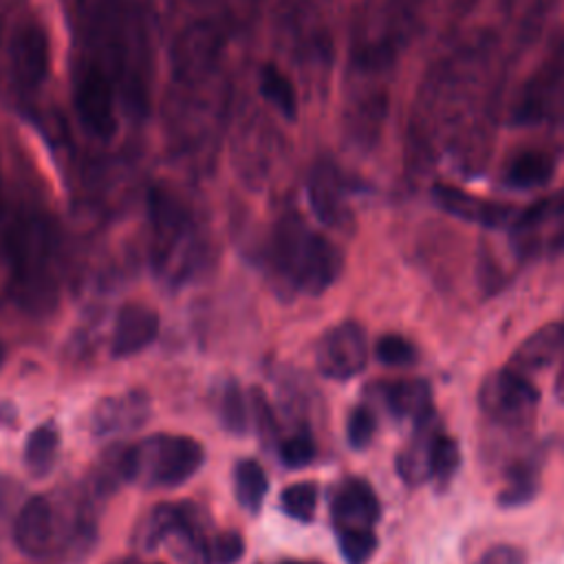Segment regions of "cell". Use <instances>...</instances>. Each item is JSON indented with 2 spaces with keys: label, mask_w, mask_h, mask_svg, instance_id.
Returning <instances> with one entry per match:
<instances>
[{
  "label": "cell",
  "mask_w": 564,
  "mask_h": 564,
  "mask_svg": "<svg viewBox=\"0 0 564 564\" xmlns=\"http://www.w3.org/2000/svg\"><path fill=\"white\" fill-rule=\"evenodd\" d=\"M500 75L498 46L489 35H469L434 59L410 117L412 167L449 161L465 172L482 170L494 139Z\"/></svg>",
  "instance_id": "obj_1"
},
{
  "label": "cell",
  "mask_w": 564,
  "mask_h": 564,
  "mask_svg": "<svg viewBox=\"0 0 564 564\" xmlns=\"http://www.w3.org/2000/svg\"><path fill=\"white\" fill-rule=\"evenodd\" d=\"M234 37L203 22H178L172 37L163 128L170 152L185 163H209L223 139L234 95L227 64Z\"/></svg>",
  "instance_id": "obj_2"
},
{
  "label": "cell",
  "mask_w": 564,
  "mask_h": 564,
  "mask_svg": "<svg viewBox=\"0 0 564 564\" xmlns=\"http://www.w3.org/2000/svg\"><path fill=\"white\" fill-rule=\"evenodd\" d=\"M77 59L106 70L117 84L123 108L145 115L150 104V18L141 0H66Z\"/></svg>",
  "instance_id": "obj_3"
},
{
  "label": "cell",
  "mask_w": 564,
  "mask_h": 564,
  "mask_svg": "<svg viewBox=\"0 0 564 564\" xmlns=\"http://www.w3.org/2000/svg\"><path fill=\"white\" fill-rule=\"evenodd\" d=\"M59 231L33 207L4 214L0 223V269L4 293L26 313H51L59 300Z\"/></svg>",
  "instance_id": "obj_4"
},
{
  "label": "cell",
  "mask_w": 564,
  "mask_h": 564,
  "mask_svg": "<svg viewBox=\"0 0 564 564\" xmlns=\"http://www.w3.org/2000/svg\"><path fill=\"white\" fill-rule=\"evenodd\" d=\"M51 35L26 4L15 7L0 26V99L33 115L51 77Z\"/></svg>",
  "instance_id": "obj_5"
},
{
  "label": "cell",
  "mask_w": 564,
  "mask_h": 564,
  "mask_svg": "<svg viewBox=\"0 0 564 564\" xmlns=\"http://www.w3.org/2000/svg\"><path fill=\"white\" fill-rule=\"evenodd\" d=\"M267 258L275 278L306 295H322L341 273L344 256L326 236L313 231L295 214H282L269 236Z\"/></svg>",
  "instance_id": "obj_6"
},
{
  "label": "cell",
  "mask_w": 564,
  "mask_h": 564,
  "mask_svg": "<svg viewBox=\"0 0 564 564\" xmlns=\"http://www.w3.org/2000/svg\"><path fill=\"white\" fill-rule=\"evenodd\" d=\"M425 9L423 0H361L350 29L348 70L388 75L421 31Z\"/></svg>",
  "instance_id": "obj_7"
},
{
  "label": "cell",
  "mask_w": 564,
  "mask_h": 564,
  "mask_svg": "<svg viewBox=\"0 0 564 564\" xmlns=\"http://www.w3.org/2000/svg\"><path fill=\"white\" fill-rule=\"evenodd\" d=\"M273 40L289 64L322 84L335 62V9L330 0H278Z\"/></svg>",
  "instance_id": "obj_8"
},
{
  "label": "cell",
  "mask_w": 564,
  "mask_h": 564,
  "mask_svg": "<svg viewBox=\"0 0 564 564\" xmlns=\"http://www.w3.org/2000/svg\"><path fill=\"white\" fill-rule=\"evenodd\" d=\"M150 256L159 275L183 280L205 258V236L192 205L172 187L154 185L148 192Z\"/></svg>",
  "instance_id": "obj_9"
},
{
  "label": "cell",
  "mask_w": 564,
  "mask_h": 564,
  "mask_svg": "<svg viewBox=\"0 0 564 564\" xmlns=\"http://www.w3.org/2000/svg\"><path fill=\"white\" fill-rule=\"evenodd\" d=\"M93 533L86 507L62 511L48 496H31L22 502L13 522V542L29 557H48L62 544L82 542Z\"/></svg>",
  "instance_id": "obj_10"
},
{
  "label": "cell",
  "mask_w": 564,
  "mask_h": 564,
  "mask_svg": "<svg viewBox=\"0 0 564 564\" xmlns=\"http://www.w3.org/2000/svg\"><path fill=\"white\" fill-rule=\"evenodd\" d=\"M203 445L183 434H154L128 445V482L143 487H178L203 465Z\"/></svg>",
  "instance_id": "obj_11"
},
{
  "label": "cell",
  "mask_w": 564,
  "mask_h": 564,
  "mask_svg": "<svg viewBox=\"0 0 564 564\" xmlns=\"http://www.w3.org/2000/svg\"><path fill=\"white\" fill-rule=\"evenodd\" d=\"M390 97L386 75L348 70V88L341 110V130L348 145L370 150L377 145L388 119Z\"/></svg>",
  "instance_id": "obj_12"
},
{
  "label": "cell",
  "mask_w": 564,
  "mask_h": 564,
  "mask_svg": "<svg viewBox=\"0 0 564 564\" xmlns=\"http://www.w3.org/2000/svg\"><path fill=\"white\" fill-rule=\"evenodd\" d=\"M73 106L82 128L99 141H108L117 134L119 112H126L112 77L84 59H77L73 70Z\"/></svg>",
  "instance_id": "obj_13"
},
{
  "label": "cell",
  "mask_w": 564,
  "mask_h": 564,
  "mask_svg": "<svg viewBox=\"0 0 564 564\" xmlns=\"http://www.w3.org/2000/svg\"><path fill=\"white\" fill-rule=\"evenodd\" d=\"M540 403L533 381L511 368L487 375L478 388L480 410L500 427L518 430L529 425Z\"/></svg>",
  "instance_id": "obj_14"
},
{
  "label": "cell",
  "mask_w": 564,
  "mask_h": 564,
  "mask_svg": "<svg viewBox=\"0 0 564 564\" xmlns=\"http://www.w3.org/2000/svg\"><path fill=\"white\" fill-rule=\"evenodd\" d=\"M513 119L529 126L564 119V40L520 90Z\"/></svg>",
  "instance_id": "obj_15"
},
{
  "label": "cell",
  "mask_w": 564,
  "mask_h": 564,
  "mask_svg": "<svg viewBox=\"0 0 564 564\" xmlns=\"http://www.w3.org/2000/svg\"><path fill=\"white\" fill-rule=\"evenodd\" d=\"M306 192L308 205L322 225L337 231H348L352 227V183L337 163H333L330 159L315 161L308 172Z\"/></svg>",
  "instance_id": "obj_16"
},
{
  "label": "cell",
  "mask_w": 564,
  "mask_h": 564,
  "mask_svg": "<svg viewBox=\"0 0 564 564\" xmlns=\"http://www.w3.org/2000/svg\"><path fill=\"white\" fill-rule=\"evenodd\" d=\"M368 361V337L361 324L339 322L328 328L315 348L317 370L337 381L359 375Z\"/></svg>",
  "instance_id": "obj_17"
},
{
  "label": "cell",
  "mask_w": 564,
  "mask_h": 564,
  "mask_svg": "<svg viewBox=\"0 0 564 564\" xmlns=\"http://www.w3.org/2000/svg\"><path fill=\"white\" fill-rule=\"evenodd\" d=\"M170 535H178L198 555L209 538L203 516L192 502H165L154 507L137 533V542L143 549H154Z\"/></svg>",
  "instance_id": "obj_18"
},
{
  "label": "cell",
  "mask_w": 564,
  "mask_h": 564,
  "mask_svg": "<svg viewBox=\"0 0 564 564\" xmlns=\"http://www.w3.org/2000/svg\"><path fill=\"white\" fill-rule=\"evenodd\" d=\"M432 198L445 214H449L458 220H465V223L489 227V229L513 225V220L518 216V212L505 203L474 196V194H469L460 187L447 185V183H436L432 187Z\"/></svg>",
  "instance_id": "obj_19"
},
{
  "label": "cell",
  "mask_w": 564,
  "mask_h": 564,
  "mask_svg": "<svg viewBox=\"0 0 564 564\" xmlns=\"http://www.w3.org/2000/svg\"><path fill=\"white\" fill-rule=\"evenodd\" d=\"M150 419V397L143 390H128L101 399L90 414V430L99 438H110L139 430Z\"/></svg>",
  "instance_id": "obj_20"
},
{
  "label": "cell",
  "mask_w": 564,
  "mask_h": 564,
  "mask_svg": "<svg viewBox=\"0 0 564 564\" xmlns=\"http://www.w3.org/2000/svg\"><path fill=\"white\" fill-rule=\"evenodd\" d=\"M335 531L375 529L379 520V500L375 489L361 478L344 480L330 502Z\"/></svg>",
  "instance_id": "obj_21"
},
{
  "label": "cell",
  "mask_w": 564,
  "mask_h": 564,
  "mask_svg": "<svg viewBox=\"0 0 564 564\" xmlns=\"http://www.w3.org/2000/svg\"><path fill=\"white\" fill-rule=\"evenodd\" d=\"M159 313L148 304H123L115 317L110 350L115 357H130L148 348L159 335Z\"/></svg>",
  "instance_id": "obj_22"
},
{
  "label": "cell",
  "mask_w": 564,
  "mask_h": 564,
  "mask_svg": "<svg viewBox=\"0 0 564 564\" xmlns=\"http://www.w3.org/2000/svg\"><path fill=\"white\" fill-rule=\"evenodd\" d=\"M564 359V324L551 322L533 330L509 357L511 370L531 377Z\"/></svg>",
  "instance_id": "obj_23"
},
{
  "label": "cell",
  "mask_w": 564,
  "mask_h": 564,
  "mask_svg": "<svg viewBox=\"0 0 564 564\" xmlns=\"http://www.w3.org/2000/svg\"><path fill=\"white\" fill-rule=\"evenodd\" d=\"M441 436V423L434 410L414 421V432L397 458V471L408 485H421L432 478V447Z\"/></svg>",
  "instance_id": "obj_24"
},
{
  "label": "cell",
  "mask_w": 564,
  "mask_h": 564,
  "mask_svg": "<svg viewBox=\"0 0 564 564\" xmlns=\"http://www.w3.org/2000/svg\"><path fill=\"white\" fill-rule=\"evenodd\" d=\"M383 403L397 419L419 421L423 414L434 410L432 390L423 379H399L383 386Z\"/></svg>",
  "instance_id": "obj_25"
},
{
  "label": "cell",
  "mask_w": 564,
  "mask_h": 564,
  "mask_svg": "<svg viewBox=\"0 0 564 564\" xmlns=\"http://www.w3.org/2000/svg\"><path fill=\"white\" fill-rule=\"evenodd\" d=\"M555 172V159L544 150H522L518 152L507 170H505V183L513 189H538L544 187Z\"/></svg>",
  "instance_id": "obj_26"
},
{
  "label": "cell",
  "mask_w": 564,
  "mask_h": 564,
  "mask_svg": "<svg viewBox=\"0 0 564 564\" xmlns=\"http://www.w3.org/2000/svg\"><path fill=\"white\" fill-rule=\"evenodd\" d=\"M59 449V430L53 421L40 423L31 430L24 443V465L35 478H44L51 474Z\"/></svg>",
  "instance_id": "obj_27"
},
{
  "label": "cell",
  "mask_w": 564,
  "mask_h": 564,
  "mask_svg": "<svg viewBox=\"0 0 564 564\" xmlns=\"http://www.w3.org/2000/svg\"><path fill=\"white\" fill-rule=\"evenodd\" d=\"M267 491H269V478L264 469L251 458L238 460L234 467V494L238 505L249 513H258L262 509Z\"/></svg>",
  "instance_id": "obj_28"
},
{
  "label": "cell",
  "mask_w": 564,
  "mask_h": 564,
  "mask_svg": "<svg viewBox=\"0 0 564 564\" xmlns=\"http://www.w3.org/2000/svg\"><path fill=\"white\" fill-rule=\"evenodd\" d=\"M260 95L284 117L295 119L297 115V93L291 77L273 64H264L258 73Z\"/></svg>",
  "instance_id": "obj_29"
},
{
  "label": "cell",
  "mask_w": 564,
  "mask_h": 564,
  "mask_svg": "<svg viewBox=\"0 0 564 564\" xmlns=\"http://www.w3.org/2000/svg\"><path fill=\"white\" fill-rule=\"evenodd\" d=\"M557 0H500L507 22L520 37H535Z\"/></svg>",
  "instance_id": "obj_30"
},
{
  "label": "cell",
  "mask_w": 564,
  "mask_h": 564,
  "mask_svg": "<svg viewBox=\"0 0 564 564\" xmlns=\"http://www.w3.org/2000/svg\"><path fill=\"white\" fill-rule=\"evenodd\" d=\"M540 489V463L533 458H522L507 471V482L498 494L502 507L527 505Z\"/></svg>",
  "instance_id": "obj_31"
},
{
  "label": "cell",
  "mask_w": 564,
  "mask_h": 564,
  "mask_svg": "<svg viewBox=\"0 0 564 564\" xmlns=\"http://www.w3.org/2000/svg\"><path fill=\"white\" fill-rule=\"evenodd\" d=\"M121 482H128V445H115L106 452L90 474L95 496H110Z\"/></svg>",
  "instance_id": "obj_32"
},
{
  "label": "cell",
  "mask_w": 564,
  "mask_h": 564,
  "mask_svg": "<svg viewBox=\"0 0 564 564\" xmlns=\"http://www.w3.org/2000/svg\"><path fill=\"white\" fill-rule=\"evenodd\" d=\"M218 419L223 427L236 436H242L249 427V405L238 381H227L218 399Z\"/></svg>",
  "instance_id": "obj_33"
},
{
  "label": "cell",
  "mask_w": 564,
  "mask_h": 564,
  "mask_svg": "<svg viewBox=\"0 0 564 564\" xmlns=\"http://www.w3.org/2000/svg\"><path fill=\"white\" fill-rule=\"evenodd\" d=\"M282 511L300 522H311L317 509V487L308 480L293 482L280 494Z\"/></svg>",
  "instance_id": "obj_34"
},
{
  "label": "cell",
  "mask_w": 564,
  "mask_h": 564,
  "mask_svg": "<svg viewBox=\"0 0 564 564\" xmlns=\"http://www.w3.org/2000/svg\"><path fill=\"white\" fill-rule=\"evenodd\" d=\"M245 555V540L238 531H220L203 544L200 560L207 564H236Z\"/></svg>",
  "instance_id": "obj_35"
},
{
  "label": "cell",
  "mask_w": 564,
  "mask_h": 564,
  "mask_svg": "<svg viewBox=\"0 0 564 564\" xmlns=\"http://www.w3.org/2000/svg\"><path fill=\"white\" fill-rule=\"evenodd\" d=\"M375 355L383 366H392V368H405L416 364L419 359L416 346L408 337L397 333L381 335L375 344Z\"/></svg>",
  "instance_id": "obj_36"
},
{
  "label": "cell",
  "mask_w": 564,
  "mask_h": 564,
  "mask_svg": "<svg viewBox=\"0 0 564 564\" xmlns=\"http://www.w3.org/2000/svg\"><path fill=\"white\" fill-rule=\"evenodd\" d=\"M337 544L346 564H366L377 549V535L375 529H344L337 531Z\"/></svg>",
  "instance_id": "obj_37"
},
{
  "label": "cell",
  "mask_w": 564,
  "mask_h": 564,
  "mask_svg": "<svg viewBox=\"0 0 564 564\" xmlns=\"http://www.w3.org/2000/svg\"><path fill=\"white\" fill-rule=\"evenodd\" d=\"M460 465V452L454 438L441 432L432 447V478L438 482H449Z\"/></svg>",
  "instance_id": "obj_38"
},
{
  "label": "cell",
  "mask_w": 564,
  "mask_h": 564,
  "mask_svg": "<svg viewBox=\"0 0 564 564\" xmlns=\"http://www.w3.org/2000/svg\"><path fill=\"white\" fill-rule=\"evenodd\" d=\"M278 454L286 467H304L315 458V441L306 430H300L280 441Z\"/></svg>",
  "instance_id": "obj_39"
},
{
  "label": "cell",
  "mask_w": 564,
  "mask_h": 564,
  "mask_svg": "<svg viewBox=\"0 0 564 564\" xmlns=\"http://www.w3.org/2000/svg\"><path fill=\"white\" fill-rule=\"evenodd\" d=\"M375 432H377V416H375V412L370 408H366V405H357L348 414V421H346L348 443L355 449H364L366 445H370Z\"/></svg>",
  "instance_id": "obj_40"
},
{
  "label": "cell",
  "mask_w": 564,
  "mask_h": 564,
  "mask_svg": "<svg viewBox=\"0 0 564 564\" xmlns=\"http://www.w3.org/2000/svg\"><path fill=\"white\" fill-rule=\"evenodd\" d=\"M251 412L256 421V430L264 441H271L275 436V419L271 414V405L260 388L251 390Z\"/></svg>",
  "instance_id": "obj_41"
},
{
  "label": "cell",
  "mask_w": 564,
  "mask_h": 564,
  "mask_svg": "<svg viewBox=\"0 0 564 564\" xmlns=\"http://www.w3.org/2000/svg\"><path fill=\"white\" fill-rule=\"evenodd\" d=\"M474 564H527V555L513 544H496L487 549Z\"/></svg>",
  "instance_id": "obj_42"
},
{
  "label": "cell",
  "mask_w": 564,
  "mask_h": 564,
  "mask_svg": "<svg viewBox=\"0 0 564 564\" xmlns=\"http://www.w3.org/2000/svg\"><path fill=\"white\" fill-rule=\"evenodd\" d=\"M555 394L560 401H564V359H562V368L557 372V379H555Z\"/></svg>",
  "instance_id": "obj_43"
},
{
  "label": "cell",
  "mask_w": 564,
  "mask_h": 564,
  "mask_svg": "<svg viewBox=\"0 0 564 564\" xmlns=\"http://www.w3.org/2000/svg\"><path fill=\"white\" fill-rule=\"evenodd\" d=\"M117 564H163V562H143V560L130 557V560H123V562H117Z\"/></svg>",
  "instance_id": "obj_44"
},
{
  "label": "cell",
  "mask_w": 564,
  "mask_h": 564,
  "mask_svg": "<svg viewBox=\"0 0 564 564\" xmlns=\"http://www.w3.org/2000/svg\"><path fill=\"white\" fill-rule=\"evenodd\" d=\"M4 218V203H2V172H0V223Z\"/></svg>",
  "instance_id": "obj_45"
},
{
  "label": "cell",
  "mask_w": 564,
  "mask_h": 564,
  "mask_svg": "<svg viewBox=\"0 0 564 564\" xmlns=\"http://www.w3.org/2000/svg\"><path fill=\"white\" fill-rule=\"evenodd\" d=\"M280 564H319V562H304V560H286V562H280Z\"/></svg>",
  "instance_id": "obj_46"
},
{
  "label": "cell",
  "mask_w": 564,
  "mask_h": 564,
  "mask_svg": "<svg viewBox=\"0 0 564 564\" xmlns=\"http://www.w3.org/2000/svg\"><path fill=\"white\" fill-rule=\"evenodd\" d=\"M2 361H4V346L0 344V366H2Z\"/></svg>",
  "instance_id": "obj_47"
}]
</instances>
